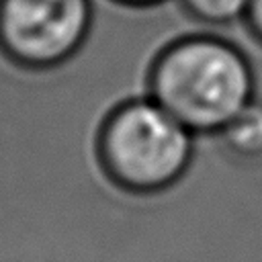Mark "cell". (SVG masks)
<instances>
[{
  "label": "cell",
  "instance_id": "7",
  "mask_svg": "<svg viewBox=\"0 0 262 262\" xmlns=\"http://www.w3.org/2000/svg\"><path fill=\"white\" fill-rule=\"evenodd\" d=\"M113 2L129 6V8H151V6H160L168 0H113Z\"/></svg>",
  "mask_w": 262,
  "mask_h": 262
},
{
  "label": "cell",
  "instance_id": "3",
  "mask_svg": "<svg viewBox=\"0 0 262 262\" xmlns=\"http://www.w3.org/2000/svg\"><path fill=\"white\" fill-rule=\"evenodd\" d=\"M92 0H0V55L14 68H61L88 41Z\"/></svg>",
  "mask_w": 262,
  "mask_h": 262
},
{
  "label": "cell",
  "instance_id": "6",
  "mask_svg": "<svg viewBox=\"0 0 262 262\" xmlns=\"http://www.w3.org/2000/svg\"><path fill=\"white\" fill-rule=\"evenodd\" d=\"M244 25L250 33V37L262 47V0H252L250 8L246 12Z\"/></svg>",
  "mask_w": 262,
  "mask_h": 262
},
{
  "label": "cell",
  "instance_id": "4",
  "mask_svg": "<svg viewBox=\"0 0 262 262\" xmlns=\"http://www.w3.org/2000/svg\"><path fill=\"white\" fill-rule=\"evenodd\" d=\"M223 145L239 158L262 156V102H250L219 135Z\"/></svg>",
  "mask_w": 262,
  "mask_h": 262
},
{
  "label": "cell",
  "instance_id": "1",
  "mask_svg": "<svg viewBox=\"0 0 262 262\" xmlns=\"http://www.w3.org/2000/svg\"><path fill=\"white\" fill-rule=\"evenodd\" d=\"M145 94L196 137H217L256 100V76L235 43L192 33L172 39L151 57Z\"/></svg>",
  "mask_w": 262,
  "mask_h": 262
},
{
  "label": "cell",
  "instance_id": "2",
  "mask_svg": "<svg viewBox=\"0 0 262 262\" xmlns=\"http://www.w3.org/2000/svg\"><path fill=\"white\" fill-rule=\"evenodd\" d=\"M196 135L151 96L111 106L94 135L100 174L121 192L156 196L174 188L190 170Z\"/></svg>",
  "mask_w": 262,
  "mask_h": 262
},
{
  "label": "cell",
  "instance_id": "5",
  "mask_svg": "<svg viewBox=\"0 0 262 262\" xmlns=\"http://www.w3.org/2000/svg\"><path fill=\"white\" fill-rule=\"evenodd\" d=\"M182 10L203 23L213 27H227L233 23H244L252 0H178Z\"/></svg>",
  "mask_w": 262,
  "mask_h": 262
}]
</instances>
